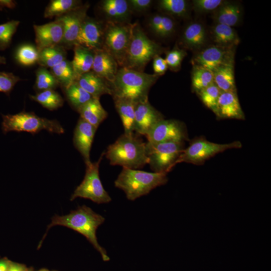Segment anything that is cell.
Listing matches in <instances>:
<instances>
[{
  "label": "cell",
  "mask_w": 271,
  "mask_h": 271,
  "mask_svg": "<svg viewBox=\"0 0 271 271\" xmlns=\"http://www.w3.org/2000/svg\"><path fill=\"white\" fill-rule=\"evenodd\" d=\"M104 26L102 22L87 16L81 25L76 45L93 51L102 49Z\"/></svg>",
  "instance_id": "obj_14"
},
{
  "label": "cell",
  "mask_w": 271,
  "mask_h": 271,
  "mask_svg": "<svg viewBox=\"0 0 271 271\" xmlns=\"http://www.w3.org/2000/svg\"><path fill=\"white\" fill-rule=\"evenodd\" d=\"M220 119L244 120V113L240 106L237 92L221 91L218 99L215 114Z\"/></svg>",
  "instance_id": "obj_18"
},
{
  "label": "cell",
  "mask_w": 271,
  "mask_h": 271,
  "mask_svg": "<svg viewBox=\"0 0 271 271\" xmlns=\"http://www.w3.org/2000/svg\"><path fill=\"white\" fill-rule=\"evenodd\" d=\"M39 271H48V270H47V269H41V270H39Z\"/></svg>",
  "instance_id": "obj_51"
},
{
  "label": "cell",
  "mask_w": 271,
  "mask_h": 271,
  "mask_svg": "<svg viewBox=\"0 0 271 271\" xmlns=\"http://www.w3.org/2000/svg\"><path fill=\"white\" fill-rule=\"evenodd\" d=\"M2 130L9 131H26L35 134L42 130L58 134L64 132V129L56 119L41 117L32 112L22 111L15 114L3 115Z\"/></svg>",
  "instance_id": "obj_6"
},
{
  "label": "cell",
  "mask_w": 271,
  "mask_h": 271,
  "mask_svg": "<svg viewBox=\"0 0 271 271\" xmlns=\"http://www.w3.org/2000/svg\"><path fill=\"white\" fill-rule=\"evenodd\" d=\"M99 8L108 21L127 23L131 13L126 0H103Z\"/></svg>",
  "instance_id": "obj_21"
},
{
  "label": "cell",
  "mask_w": 271,
  "mask_h": 271,
  "mask_svg": "<svg viewBox=\"0 0 271 271\" xmlns=\"http://www.w3.org/2000/svg\"><path fill=\"white\" fill-rule=\"evenodd\" d=\"M191 80L192 89L197 93L214 83L213 72L201 66L193 65Z\"/></svg>",
  "instance_id": "obj_33"
},
{
  "label": "cell",
  "mask_w": 271,
  "mask_h": 271,
  "mask_svg": "<svg viewBox=\"0 0 271 271\" xmlns=\"http://www.w3.org/2000/svg\"><path fill=\"white\" fill-rule=\"evenodd\" d=\"M66 59V49L59 45L41 50L37 63L41 67L51 69Z\"/></svg>",
  "instance_id": "obj_29"
},
{
  "label": "cell",
  "mask_w": 271,
  "mask_h": 271,
  "mask_svg": "<svg viewBox=\"0 0 271 271\" xmlns=\"http://www.w3.org/2000/svg\"><path fill=\"white\" fill-rule=\"evenodd\" d=\"M153 68L155 74L160 76L165 73L168 67L165 59L158 55L153 58Z\"/></svg>",
  "instance_id": "obj_45"
},
{
  "label": "cell",
  "mask_w": 271,
  "mask_h": 271,
  "mask_svg": "<svg viewBox=\"0 0 271 271\" xmlns=\"http://www.w3.org/2000/svg\"><path fill=\"white\" fill-rule=\"evenodd\" d=\"M115 107L120 117L124 134L131 135L134 131V108L136 103L132 100L113 96Z\"/></svg>",
  "instance_id": "obj_23"
},
{
  "label": "cell",
  "mask_w": 271,
  "mask_h": 271,
  "mask_svg": "<svg viewBox=\"0 0 271 271\" xmlns=\"http://www.w3.org/2000/svg\"><path fill=\"white\" fill-rule=\"evenodd\" d=\"M131 12L142 13L147 11L151 6V0H128L127 1Z\"/></svg>",
  "instance_id": "obj_44"
},
{
  "label": "cell",
  "mask_w": 271,
  "mask_h": 271,
  "mask_svg": "<svg viewBox=\"0 0 271 271\" xmlns=\"http://www.w3.org/2000/svg\"><path fill=\"white\" fill-rule=\"evenodd\" d=\"M104 155L105 152L96 162L86 166L84 178L71 195V201L77 197L88 199L97 204L107 203L111 201L99 177V165Z\"/></svg>",
  "instance_id": "obj_10"
},
{
  "label": "cell",
  "mask_w": 271,
  "mask_h": 271,
  "mask_svg": "<svg viewBox=\"0 0 271 271\" xmlns=\"http://www.w3.org/2000/svg\"><path fill=\"white\" fill-rule=\"evenodd\" d=\"M73 49L74 57L71 64L76 80L80 76L91 70L94 52L80 45H75Z\"/></svg>",
  "instance_id": "obj_26"
},
{
  "label": "cell",
  "mask_w": 271,
  "mask_h": 271,
  "mask_svg": "<svg viewBox=\"0 0 271 271\" xmlns=\"http://www.w3.org/2000/svg\"><path fill=\"white\" fill-rule=\"evenodd\" d=\"M104 220L102 216L85 205L79 207L67 215L55 216L52 217L51 222L48 225L46 234L38 247L50 228L55 225H61L72 229L84 236L100 253L103 259L107 261L109 258L104 248L98 243L96 235L97 229Z\"/></svg>",
  "instance_id": "obj_1"
},
{
  "label": "cell",
  "mask_w": 271,
  "mask_h": 271,
  "mask_svg": "<svg viewBox=\"0 0 271 271\" xmlns=\"http://www.w3.org/2000/svg\"><path fill=\"white\" fill-rule=\"evenodd\" d=\"M186 55L187 52L185 50L180 49L177 46H175L173 49L168 51L166 55L165 59L168 68L172 71H178Z\"/></svg>",
  "instance_id": "obj_40"
},
{
  "label": "cell",
  "mask_w": 271,
  "mask_h": 271,
  "mask_svg": "<svg viewBox=\"0 0 271 271\" xmlns=\"http://www.w3.org/2000/svg\"><path fill=\"white\" fill-rule=\"evenodd\" d=\"M30 97L49 110H56L64 104L62 97L54 90L43 91L35 95H30Z\"/></svg>",
  "instance_id": "obj_34"
},
{
  "label": "cell",
  "mask_w": 271,
  "mask_h": 271,
  "mask_svg": "<svg viewBox=\"0 0 271 271\" xmlns=\"http://www.w3.org/2000/svg\"><path fill=\"white\" fill-rule=\"evenodd\" d=\"M76 81L94 98L99 99L104 94L112 95L110 83L91 70L80 76Z\"/></svg>",
  "instance_id": "obj_20"
},
{
  "label": "cell",
  "mask_w": 271,
  "mask_h": 271,
  "mask_svg": "<svg viewBox=\"0 0 271 271\" xmlns=\"http://www.w3.org/2000/svg\"><path fill=\"white\" fill-rule=\"evenodd\" d=\"M89 5L86 3L80 7L56 18L62 24L63 28V40L60 45L65 49H69L76 45L82 23L87 16Z\"/></svg>",
  "instance_id": "obj_12"
},
{
  "label": "cell",
  "mask_w": 271,
  "mask_h": 271,
  "mask_svg": "<svg viewBox=\"0 0 271 271\" xmlns=\"http://www.w3.org/2000/svg\"><path fill=\"white\" fill-rule=\"evenodd\" d=\"M6 63V59L4 56L0 55V64H5Z\"/></svg>",
  "instance_id": "obj_50"
},
{
  "label": "cell",
  "mask_w": 271,
  "mask_h": 271,
  "mask_svg": "<svg viewBox=\"0 0 271 271\" xmlns=\"http://www.w3.org/2000/svg\"><path fill=\"white\" fill-rule=\"evenodd\" d=\"M94 57L91 71L110 84L115 79L118 71L116 60L103 49L94 51Z\"/></svg>",
  "instance_id": "obj_19"
},
{
  "label": "cell",
  "mask_w": 271,
  "mask_h": 271,
  "mask_svg": "<svg viewBox=\"0 0 271 271\" xmlns=\"http://www.w3.org/2000/svg\"><path fill=\"white\" fill-rule=\"evenodd\" d=\"M212 35L215 44L226 47H235L239 43V37L233 27L215 23L212 27Z\"/></svg>",
  "instance_id": "obj_28"
},
{
  "label": "cell",
  "mask_w": 271,
  "mask_h": 271,
  "mask_svg": "<svg viewBox=\"0 0 271 271\" xmlns=\"http://www.w3.org/2000/svg\"><path fill=\"white\" fill-rule=\"evenodd\" d=\"M134 115V131L145 136L159 121L164 119L163 115L150 103L149 100L136 103Z\"/></svg>",
  "instance_id": "obj_15"
},
{
  "label": "cell",
  "mask_w": 271,
  "mask_h": 271,
  "mask_svg": "<svg viewBox=\"0 0 271 271\" xmlns=\"http://www.w3.org/2000/svg\"><path fill=\"white\" fill-rule=\"evenodd\" d=\"M164 49L151 40L138 23L132 24L130 43L122 67L143 72L146 65Z\"/></svg>",
  "instance_id": "obj_5"
},
{
  "label": "cell",
  "mask_w": 271,
  "mask_h": 271,
  "mask_svg": "<svg viewBox=\"0 0 271 271\" xmlns=\"http://www.w3.org/2000/svg\"><path fill=\"white\" fill-rule=\"evenodd\" d=\"M80 118L97 128L107 118V112L100 103L99 99L92 98L81 106L77 110Z\"/></svg>",
  "instance_id": "obj_25"
},
{
  "label": "cell",
  "mask_w": 271,
  "mask_h": 271,
  "mask_svg": "<svg viewBox=\"0 0 271 271\" xmlns=\"http://www.w3.org/2000/svg\"><path fill=\"white\" fill-rule=\"evenodd\" d=\"M78 0H52L46 7L45 18H57L82 6Z\"/></svg>",
  "instance_id": "obj_30"
},
{
  "label": "cell",
  "mask_w": 271,
  "mask_h": 271,
  "mask_svg": "<svg viewBox=\"0 0 271 271\" xmlns=\"http://www.w3.org/2000/svg\"><path fill=\"white\" fill-rule=\"evenodd\" d=\"M96 129L80 117L74 131V145L82 156L86 166L91 163L90 152Z\"/></svg>",
  "instance_id": "obj_17"
},
{
  "label": "cell",
  "mask_w": 271,
  "mask_h": 271,
  "mask_svg": "<svg viewBox=\"0 0 271 271\" xmlns=\"http://www.w3.org/2000/svg\"><path fill=\"white\" fill-rule=\"evenodd\" d=\"M206 40V30L203 24L194 22L188 24L184 28L181 43L187 49L198 50L205 45Z\"/></svg>",
  "instance_id": "obj_22"
},
{
  "label": "cell",
  "mask_w": 271,
  "mask_h": 271,
  "mask_svg": "<svg viewBox=\"0 0 271 271\" xmlns=\"http://www.w3.org/2000/svg\"><path fill=\"white\" fill-rule=\"evenodd\" d=\"M66 98L76 110L93 97L83 89L76 81L63 88Z\"/></svg>",
  "instance_id": "obj_31"
},
{
  "label": "cell",
  "mask_w": 271,
  "mask_h": 271,
  "mask_svg": "<svg viewBox=\"0 0 271 271\" xmlns=\"http://www.w3.org/2000/svg\"><path fill=\"white\" fill-rule=\"evenodd\" d=\"M8 271H28V270L23 264L13 263L10 264Z\"/></svg>",
  "instance_id": "obj_48"
},
{
  "label": "cell",
  "mask_w": 271,
  "mask_h": 271,
  "mask_svg": "<svg viewBox=\"0 0 271 271\" xmlns=\"http://www.w3.org/2000/svg\"><path fill=\"white\" fill-rule=\"evenodd\" d=\"M148 142H183L189 140L185 124L179 120L165 118L159 121L146 136Z\"/></svg>",
  "instance_id": "obj_11"
},
{
  "label": "cell",
  "mask_w": 271,
  "mask_h": 271,
  "mask_svg": "<svg viewBox=\"0 0 271 271\" xmlns=\"http://www.w3.org/2000/svg\"><path fill=\"white\" fill-rule=\"evenodd\" d=\"M158 7L164 12L178 17H186L190 11L188 2L185 0H161Z\"/></svg>",
  "instance_id": "obj_35"
},
{
  "label": "cell",
  "mask_w": 271,
  "mask_h": 271,
  "mask_svg": "<svg viewBox=\"0 0 271 271\" xmlns=\"http://www.w3.org/2000/svg\"><path fill=\"white\" fill-rule=\"evenodd\" d=\"M36 48L40 52L43 49L60 45L63 37L61 22L55 20L42 25L33 26Z\"/></svg>",
  "instance_id": "obj_16"
},
{
  "label": "cell",
  "mask_w": 271,
  "mask_h": 271,
  "mask_svg": "<svg viewBox=\"0 0 271 271\" xmlns=\"http://www.w3.org/2000/svg\"><path fill=\"white\" fill-rule=\"evenodd\" d=\"M159 76L122 67L110 84L111 96L128 98L136 103L148 100L149 90Z\"/></svg>",
  "instance_id": "obj_3"
},
{
  "label": "cell",
  "mask_w": 271,
  "mask_h": 271,
  "mask_svg": "<svg viewBox=\"0 0 271 271\" xmlns=\"http://www.w3.org/2000/svg\"><path fill=\"white\" fill-rule=\"evenodd\" d=\"M59 86L56 79L46 68L41 67L37 70L34 88L37 93L47 90H54Z\"/></svg>",
  "instance_id": "obj_36"
},
{
  "label": "cell",
  "mask_w": 271,
  "mask_h": 271,
  "mask_svg": "<svg viewBox=\"0 0 271 271\" xmlns=\"http://www.w3.org/2000/svg\"><path fill=\"white\" fill-rule=\"evenodd\" d=\"M163 15L157 14L152 16L148 20V26L155 35L161 25Z\"/></svg>",
  "instance_id": "obj_46"
},
{
  "label": "cell",
  "mask_w": 271,
  "mask_h": 271,
  "mask_svg": "<svg viewBox=\"0 0 271 271\" xmlns=\"http://www.w3.org/2000/svg\"><path fill=\"white\" fill-rule=\"evenodd\" d=\"M221 92L220 89L214 83L197 93L203 104L215 114L218 99Z\"/></svg>",
  "instance_id": "obj_38"
},
{
  "label": "cell",
  "mask_w": 271,
  "mask_h": 271,
  "mask_svg": "<svg viewBox=\"0 0 271 271\" xmlns=\"http://www.w3.org/2000/svg\"><path fill=\"white\" fill-rule=\"evenodd\" d=\"M20 23L19 21L11 20L0 25V50L9 47Z\"/></svg>",
  "instance_id": "obj_39"
},
{
  "label": "cell",
  "mask_w": 271,
  "mask_h": 271,
  "mask_svg": "<svg viewBox=\"0 0 271 271\" xmlns=\"http://www.w3.org/2000/svg\"><path fill=\"white\" fill-rule=\"evenodd\" d=\"M21 80L12 73L0 72V92L9 95L16 84Z\"/></svg>",
  "instance_id": "obj_42"
},
{
  "label": "cell",
  "mask_w": 271,
  "mask_h": 271,
  "mask_svg": "<svg viewBox=\"0 0 271 271\" xmlns=\"http://www.w3.org/2000/svg\"><path fill=\"white\" fill-rule=\"evenodd\" d=\"M235 47L216 44L205 47L192 58V65H200L211 70L225 64L234 63Z\"/></svg>",
  "instance_id": "obj_13"
},
{
  "label": "cell",
  "mask_w": 271,
  "mask_h": 271,
  "mask_svg": "<svg viewBox=\"0 0 271 271\" xmlns=\"http://www.w3.org/2000/svg\"><path fill=\"white\" fill-rule=\"evenodd\" d=\"M28 271H31V270H28Z\"/></svg>",
  "instance_id": "obj_52"
},
{
  "label": "cell",
  "mask_w": 271,
  "mask_h": 271,
  "mask_svg": "<svg viewBox=\"0 0 271 271\" xmlns=\"http://www.w3.org/2000/svg\"><path fill=\"white\" fill-rule=\"evenodd\" d=\"M183 142L146 143L151 169L156 173H168L175 165L184 148Z\"/></svg>",
  "instance_id": "obj_9"
},
{
  "label": "cell",
  "mask_w": 271,
  "mask_h": 271,
  "mask_svg": "<svg viewBox=\"0 0 271 271\" xmlns=\"http://www.w3.org/2000/svg\"><path fill=\"white\" fill-rule=\"evenodd\" d=\"M241 15L242 10L239 4L225 1L213 13V19L215 23L233 27L240 23Z\"/></svg>",
  "instance_id": "obj_24"
},
{
  "label": "cell",
  "mask_w": 271,
  "mask_h": 271,
  "mask_svg": "<svg viewBox=\"0 0 271 271\" xmlns=\"http://www.w3.org/2000/svg\"><path fill=\"white\" fill-rule=\"evenodd\" d=\"M39 52L36 47L30 44L21 46L16 53V59L20 64L29 66L38 63Z\"/></svg>",
  "instance_id": "obj_37"
},
{
  "label": "cell",
  "mask_w": 271,
  "mask_h": 271,
  "mask_svg": "<svg viewBox=\"0 0 271 271\" xmlns=\"http://www.w3.org/2000/svg\"><path fill=\"white\" fill-rule=\"evenodd\" d=\"M225 1L222 0H194L192 1L194 11L198 13L214 12Z\"/></svg>",
  "instance_id": "obj_41"
},
{
  "label": "cell",
  "mask_w": 271,
  "mask_h": 271,
  "mask_svg": "<svg viewBox=\"0 0 271 271\" xmlns=\"http://www.w3.org/2000/svg\"><path fill=\"white\" fill-rule=\"evenodd\" d=\"M167 175L166 173L123 168L114 185L124 191L127 199L133 201L149 194L156 187L166 184L168 181Z\"/></svg>",
  "instance_id": "obj_4"
},
{
  "label": "cell",
  "mask_w": 271,
  "mask_h": 271,
  "mask_svg": "<svg viewBox=\"0 0 271 271\" xmlns=\"http://www.w3.org/2000/svg\"><path fill=\"white\" fill-rule=\"evenodd\" d=\"M10 264L7 260H1L0 271H8Z\"/></svg>",
  "instance_id": "obj_49"
},
{
  "label": "cell",
  "mask_w": 271,
  "mask_h": 271,
  "mask_svg": "<svg viewBox=\"0 0 271 271\" xmlns=\"http://www.w3.org/2000/svg\"><path fill=\"white\" fill-rule=\"evenodd\" d=\"M241 147V143L238 141L228 144H217L200 137L192 140L189 146L183 150L176 161L175 165L183 162L197 165H202L217 154L227 150L239 149Z\"/></svg>",
  "instance_id": "obj_7"
},
{
  "label": "cell",
  "mask_w": 271,
  "mask_h": 271,
  "mask_svg": "<svg viewBox=\"0 0 271 271\" xmlns=\"http://www.w3.org/2000/svg\"><path fill=\"white\" fill-rule=\"evenodd\" d=\"M132 24L108 21L104 26L102 49L123 66L130 43Z\"/></svg>",
  "instance_id": "obj_8"
},
{
  "label": "cell",
  "mask_w": 271,
  "mask_h": 271,
  "mask_svg": "<svg viewBox=\"0 0 271 271\" xmlns=\"http://www.w3.org/2000/svg\"><path fill=\"white\" fill-rule=\"evenodd\" d=\"M104 156L110 165L128 169L138 170L149 163L146 143L134 133L121 135L108 146Z\"/></svg>",
  "instance_id": "obj_2"
},
{
  "label": "cell",
  "mask_w": 271,
  "mask_h": 271,
  "mask_svg": "<svg viewBox=\"0 0 271 271\" xmlns=\"http://www.w3.org/2000/svg\"><path fill=\"white\" fill-rule=\"evenodd\" d=\"M17 5V3L12 0H0V10L4 8L14 9Z\"/></svg>",
  "instance_id": "obj_47"
},
{
  "label": "cell",
  "mask_w": 271,
  "mask_h": 271,
  "mask_svg": "<svg viewBox=\"0 0 271 271\" xmlns=\"http://www.w3.org/2000/svg\"><path fill=\"white\" fill-rule=\"evenodd\" d=\"M214 83L221 91L237 92L234 79V63L221 65L212 70Z\"/></svg>",
  "instance_id": "obj_27"
},
{
  "label": "cell",
  "mask_w": 271,
  "mask_h": 271,
  "mask_svg": "<svg viewBox=\"0 0 271 271\" xmlns=\"http://www.w3.org/2000/svg\"><path fill=\"white\" fill-rule=\"evenodd\" d=\"M175 28L174 20L170 16L163 15L161 25L156 35L163 38L167 37L174 32Z\"/></svg>",
  "instance_id": "obj_43"
},
{
  "label": "cell",
  "mask_w": 271,
  "mask_h": 271,
  "mask_svg": "<svg viewBox=\"0 0 271 271\" xmlns=\"http://www.w3.org/2000/svg\"><path fill=\"white\" fill-rule=\"evenodd\" d=\"M50 71L57 80L59 86L63 89L76 81V76L71 62L67 59L51 68Z\"/></svg>",
  "instance_id": "obj_32"
}]
</instances>
